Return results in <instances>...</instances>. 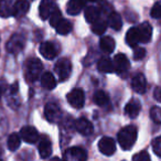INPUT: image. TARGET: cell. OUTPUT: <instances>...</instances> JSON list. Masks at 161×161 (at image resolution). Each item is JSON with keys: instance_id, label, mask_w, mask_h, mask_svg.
<instances>
[{"instance_id": "obj_32", "label": "cell", "mask_w": 161, "mask_h": 161, "mask_svg": "<svg viewBox=\"0 0 161 161\" xmlns=\"http://www.w3.org/2000/svg\"><path fill=\"white\" fill-rule=\"evenodd\" d=\"M150 116H151V119L154 121L156 124H160L161 123V112H160V107L158 106H154L150 109Z\"/></svg>"}, {"instance_id": "obj_27", "label": "cell", "mask_w": 161, "mask_h": 161, "mask_svg": "<svg viewBox=\"0 0 161 161\" xmlns=\"http://www.w3.org/2000/svg\"><path fill=\"white\" fill-rule=\"evenodd\" d=\"M20 143H21V138L18 134H16V132H14V134H11L9 137H8V141H7L8 149L11 150V151L18 150L19 147H20Z\"/></svg>"}, {"instance_id": "obj_14", "label": "cell", "mask_w": 161, "mask_h": 161, "mask_svg": "<svg viewBox=\"0 0 161 161\" xmlns=\"http://www.w3.org/2000/svg\"><path fill=\"white\" fill-rule=\"evenodd\" d=\"M139 36V42L141 43H148L151 39L152 36V28L148 22L141 23L139 27H137Z\"/></svg>"}, {"instance_id": "obj_16", "label": "cell", "mask_w": 161, "mask_h": 161, "mask_svg": "<svg viewBox=\"0 0 161 161\" xmlns=\"http://www.w3.org/2000/svg\"><path fill=\"white\" fill-rule=\"evenodd\" d=\"M55 8L56 6L52 3L51 0H42V3L40 5V9H39V14H40L41 19L47 20Z\"/></svg>"}, {"instance_id": "obj_9", "label": "cell", "mask_w": 161, "mask_h": 161, "mask_svg": "<svg viewBox=\"0 0 161 161\" xmlns=\"http://www.w3.org/2000/svg\"><path fill=\"white\" fill-rule=\"evenodd\" d=\"M20 138H22L25 142L28 143H36L39 139V132L34 127L31 126H25L21 129L20 131Z\"/></svg>"}, {"instance_id": "obj_12", "label": "cell", "mask_w": 161, "mask_h": 161, "mask_svg": "<svg viewBox=\"0 0 161 161\" xmlns=\"http://www.w3.org/2000/svg\"><path fill=\"white\" fill-rule=\"evenodd\" d=\"M131 87L135 92L139 93V94H143L147 88V80L143 74L137 73L136 75L132 77L131 80Z\"/></svg>"}, {"instance_id": "obj_2", "label": "cell", "mask_w": 161, "mask_h": 161, "mask_svg": "<svg viewBox=\"0 0 161 161\" xmlns=\"http://www.w3.org/2000/svg\"><path fill=\"white\" fill-rule=\"evenodd\" d=\"M25 80L28 82H34L40 77L42 73V63L38 58H30L25 63Z\"/></svg>"}, {"instance_id": "obj_30", "label": "cell", "mask_w": 161, "mask_h": 161, "mask_svg": "<svg viewBox=\"0 0 161 161\" xmlns=\"http://www.w3.org/2000/svg\"><path fill=\"white\" fill-rule=\"evenodd\" d=\"M106 29H107V22H105V21L98 19V20H96L95 22H93L92 30L95 34H97V36L103 34L104 32L106 31Z\"/></svg>"}, {"instance_id": "obj_10", "label": "cell", "mask_w": 161, "mask_h": 161, "mask_svg": "<svg viewBox=\"0 0 161 161\" xmlns=\"http://www.w3.org/2000/svg\"><path fill=\"white\" fill-rule=\"evenodd\" d=\"M25 45V40L20 34H14V36L10 38V40L7 43V50L9 53H18L23 49Z\"/></svg>"}, {"instance_id": "obj_35", "label": "cell", "mask_w": 161, "mask_h": 161, "mask_svg": "<svg viewBox=\"0 0 161 161\" xmlns=\"http://www.w3.org/2000/svg\"><path fill=\"white\" fill-rule=\"evenodd\" d=\"M146 55V50L143 47H136L134 51V58L137 61L142 60Z\"/></svg>"}, {"instance_id": "obj_22", "label": "cell", "mask_w": 161, "mask_h": 161, "mask_svg": "<svg viewBox=\"0 0 161 161\" xmlns=\"http://www.w3.org/2000/svg\"><path fill=\"white\" fill-rule=\"evenodd\" d=\"M14 3L12 0H0V17L7 18L12 14Z\"/></svg>"}, {"instance_id": "obj_24", "label": "cell", "mask_w": 161, "mask_h": 161, "mask_svg": "<svg viewBox=\"0 0 161 161\" xmlns=\"http://www.w3.org/2000/svg\"><path fill=\"white\" fill-rule=\"evenodd\" d=\"M99 45L102 51H104L105 53H112L115 50V41L112 36H103L101 39Z\"/></svg>"}, {"instance_id": "obj_20", "label": "cell", "mask_w": 161, "mask_h": 161, "mask_svg": "<svg viewBox=\"0 0 161 161\" xmlns=\"http://www.w3.org/2000/svg\"><path fill=\"white\" fill-rule=\"evenodd\" d=\"M107 25H109L113 30L115 31H119L123 27V20H121V17L117 12H112V14L108 16V22Z\"/></svg>"}, {"instance_id": "obj_6", "label": "cell", "mask_w": 161, "mask_h": 161, "mask_svg": "<svg viewBox=\"0 0 161 161\" xmlns=\"http://www.w3.org/2000/svg\"><path fill=\"white\" fill-rule=\"evenodd\" d=\"M44 115L50 123H58L62 117V112L58 104L47 103L44 107Z\"/></svg>"}, {"instance_id": "obj_21", "label": "cell", "mask_w": 161, "mask_h": 161, "mask_svg": "<svg viewBox=\"0 0 161 161\" xmlns=\"http://www.w3.org/2000/svg\"><path fill=\"white\" fill-rule=\"evenodd\" d=\"M139 112H140V104L137 101L129 102L125 106V114L130 118H136L139 115Z\"/></svg>"}, {"instance_id": "obj_25", "label": "cell", "mask_w": 161, "mask_h": 161, "mask_svg": "<svg viewBox=\"0 0 161 161\" xmlns=\"http://www.w3.org/2000/svg\"><path fill=\"white\" fill-rule=\"evenodd\" d=\"M97 69L103 73H110L114 71V65L109 58H102L97 63Z\"/></svg>"}, {"instance_id": "obj_26", "label": "cell", "mask_w": 161, "mask_h": 161, "mask_svg": "<svg viewBox=\"0 0 161 161\" xmlns=\"http://www.w3.org/2000/svg\"><path fill=\"white\" fill-rule=\"evenodd\" d=\"M126 41L130 47H135L139 43V36H138V30L137 28H130L128 30L127 34H126Z\"/></svg>"}, {"instance_id": "obj_37", "label": "cell", "mask_w": 161, "mask_h": 161, "mask_svg": "<svg viewBox=\"0 0 161 161\" xmlns=\"http://www.w3.org/2000/svg\"><path fill=\"white\" fill-rule=\"evenodd\" d=\"M154 97L158 102H161V96H160V88L157 87L156 91H154Z\"/></svg>"}, {"instance_id": "obj_42", "label": "cell", "mask_w": 161, "mask_h": 161, "mask_svg": "<svg viewBox=\"0 0 161 161\" xmlns=\"http://www.w3.org/2000/svg\"><path fill=\"white\" fill-rule=\"evenodd\" d=\"M0 161H3V160H1V159H0Z\"/></svg>"}, {"instance_id": "obj_5", "label": "cell", "mask_w": 161, "mask_h": 161, "mask_svg": "<svg viewBox=\"0 0 161 161\" xmlns=\"http://www.w3.org/2000/svg\"><path fill=\"white\" fill-rule=\"evenodd\" d=\"M54 71L58 75V78L61 80H65L69 78L72 71V64L67 58H61L56 62L54 66Z\"/></svg>"}, {"instance_id": "obj_23", "label": "cell", "mask_w": 161, "mask_h": 161, "mask_svg": "<svg viewBox=\"0 0 161 161\" xmlns=\"http://www.w3.org/2000/svg\"><path fill=\"white\" fill-rule=\"evenodd\" d=\"M84 16H85V19L87 22L93 23L96 20L99 19V16H101V12H99L98 8L94 7V6H90L85 9V12H84Z\"/></svg>"}, {"instance_id": "obj_29", "label": "cell", "mask_w": 161, "mask_h": 161, "mask_svg": "<svg viewBox=\"0 0 161 161\" xmlns=\"http://www.w3.org/2000/svg\"><path fill=\"white\" fill-rule=\"evenodd\" d=\"M94 102L98 106H106L109 103V97L103 91H97L94 94Z\"/></svg>"}, {"instance_id": "obj_33", "label": "cell", "mask_w": 161, "mask_h": 161, "mask_svg": "<svg viewBox=\"0 0 161 161\" xmlns=\"http://www.w3.org/2000/svg\"><path fill=\"white\" fill-rule=\"evenodd\" d=\"M152 149L158 157L161 156V137H156L152 141Z\"/></svg>"}, {"instance_id": "obj_13", "label": "cell", "mask_w": 161, "mask_h": 161, "mask_svg": "<svg viewBox=\"0 0 161 161\" xmlns=\"http://www.w3.org/2000/svg\"><path fill=\"white\" fill-rule=\"evenodd\" d=\"M75 128L83 136H90L91 134H93V130H94L92 123L88 121L86 118H78L75 121Z\"/></svg>"}, {"instance_id": "obj_7", "label": "cell", "mask_w": 161, "mask_h": 161, "mask_svg": "<svg viewBox=\"0 0 161 161\" xmlns=\"http://www.w3.org/2000/svg\"><path fill=\"white\" fill-rule=\"evenodd\" d=\"M98 149L105 156H112L116 151V143L113 138L109 137H104L99 140L98 142Z\"/></svg>"}, {"instance_id": "obj_40", "label": "cell", "mask_w": 161, "mask_h": 161, "mask_svg": "<svg viewBox=\"0 0 161 161\" xmlns=\"http://www.w3.org/2000/svg\"><path fill=\"white\" fill-rule=\"evenodd\" d=\"M86 1H91V3H94V1H96V0H86Z\"/></svg>"}, {"instance_id": "obj_18", "label": "cell", "mask_w": 161, "mask_h": 161, "mask_svg": "<svg viewBox=\"0 0 161 161\" xmlns=\"http://www.w3.org/2000/svg\"><path fill=\"white\" fill-rule=\"evenodd\" d=\"M85 3H86V0H69L66 8L67 14H71V16L78 14L84 8Z\"/></svg>"}, {"instance_id": "obj_31", "label": "cell", "mask_w": 161, "mask_h": 161, "mask_svg": "<svg viewBox=\"0 0 161 161\" xmlns=\"http://www.w3.org/2000/svg\"><path fill=\"white\" fill-rule=\"evenodd\" d=\"M49 19H50V25H51L53 28H55L56 25H58V23L63 19L62 18V14H61L60 10L58 9V7H56L55 9L53 10V12L50 14Z\"/></svg>"}, {"instance_id": "obj_39", "label": "cell", "mask_w": 161, "mask_h": 161, "mask_svg": "<svg viewBox=\"0 0 161 161\" xmlns=\"http://www.w3.org/2000/svg\"><path fill=\"white\" fill-rule=\"evenodd\" d=\"M51 161H61V160H60V159H58V158H53Z\"/></svg>"}, {"instance_id": "obj_1", "label": "cell", "mask_w": 161, "mask_h": 161, "mask_svg": "<svg viewBox=\"0 0 161 161\" xmlns=\"http://www.w3.org/2000/svg\"><path fill=\"white\" fill-rule=\"evenodd\" d=\"M137 140V128L130 125L124 127L118 132V142L124 150H129L132 148Z\"/></svg>"}, {"instance_id": "obj_4", "label": "cell", "mask_w": 161, "mask_h": 161, "mask_svg": "<svg viewBox=\"0 0 161 161\" xmlns=\"http://www.w3.org/2000/svg\"><path fill=\"white\" fill-rule=\"evenodd\" d=\"M86 151L80 147L69 148L63 154V161H86Z\"/></svg>"}, {"instance_id": "obj_36", "label": "cell", "mask_w": 161, "mask_h": 161, "mask_svg": "<svg viewBox=\"0 0 161 161\" xmlns=\"http://www.w3.org/2000/svg\"><path fill=\"white\" fill-rule=\"evenodd\" d=\"M134 161H150V157L146 151H141L134 157Z\"/></svg>"}, {"instance_id": "obj_19", "label": "cell", "mask_w": 161, "mask_h": 161, "mask_svg": "<svg viewBox=\"0 0 161 161\" xmlns=\"http://www.w3.org/2000/svg\"><path fill=\"white\" fill-rule=\"evenodd\" d=\"M41 85H42L43 88L49 91L53 90L56 86L55 77H54L51 72H45V73L42 74V76H41Z\"/></svg>"}, {"instance_id": "obj_17", "label": "cell", "mask_w": 161, "mask_h": 161, "mask_svg": "<svg viewBox=\"0 0 161 161\" xmlns=\"http://www.w3.org/2000/svg\"><path fill=\"white\" fill-rule=\"evenodd\" d=\"M39 152H40L41 158L47 159L52 153V143L47 137H43L39 142Z\"/></svg>"}, {"instance_id": "obj_38", "label": "cell", "mask_w": 161, "mask_h": 161, "mask_svg": "<svg viewBox=\"0 0 161 161\" xmlns=\"http://www.w3.org/2000/svg\"><path fill=\"white\" fill-rule=\"evenodd\" d=\"M17 90H18V84L17 83H14V85L11 86V87H10V91H11V93H17Z\"/></svg>"}, {"instance_id": "obj_41", "label": "cell", "mask_w": 161, "mask_h": 161, "mask_svg": "<svg viewBox=\"0 0 161 161\" xmlns=\"http://www.w3.org/2000/svg\"><path fill=\"white\" fill-rule=\"evenodd\" d=\"M0 95H1V90H0Z\"/></svg>"}, {"instance_id": "obj_34", "label": "cell", "mask_w": 161, "mask_h": 161, "mask_svg": "<svg viewBox=\"0 0 161 161\" xmlns=\"http://www.w3.org/2000/svg\"><path fill=\"white\" fill-rule=\"evenodd\" d=\"M150 16L154 19H159L161 17V5L160 3H156L150 11Z\"/></svg>"}, {"instance_id": "obj_3", "label": "cell", "mask_w": 161, "mask_h": 161, "mask_svg": "<svg viewBox=\"0 0 161 161\" xmlns=\"http://www.w3.org/2000/svg\"><path fill=\"white\" fill-rule=\"evenodd\" d=\"M67 102L69 104L74 108H82L85 103V94H84V91L80 90V88H74L71 92L67 94L66 96Z\"/></svg>"}, {"instance_id": "obj_15", "label": "cell", "mask_w": 161, "mask_h": 161, "mask_svg": "<svg viewBox=\"0 0 161 161\" xmlns=\"http://www.w3.org/2000/svg\"><path fill=\"white\" fill-rule=\"evenodd\" d=\"M30 3L28 0H17L14 3V9H12V16L20 18L27 14V12L29 11Z\"/></svg>"}, {"instance_id": "obj_28", "label": "cell", "mask_w": 161, "mask_h": 161, "mask_svg": "<svg viewBox=\"0 0 161 161\" xmlns=\"http://www.w3.org/2000/svg\"><path fill=\"white\" fill-rule=\"evenodd\" d=\"M56 32L61 36H65V34L69 33L72 30V23L69 22V20H65V19H62L60 22L56 25L55 27Z\"/></svg>"}, {"instance_id": "obj_11", "label": "cell", "mask_w": 161, "mask_h": 161, "mask_svg": "<svg viewBox=\"0 0 161 161\" xmlns=\"http://www.w3.org/2000/svg\"><path fill=\"white\" fill-rule=\"evenodd\" d=\"M113 65H114V69H116L118 73H124V72L129 69L130 63H129V60H128L127 56H126L125 54L119 53L115 56Z\"/></svg>"}, {"instance_id": "obj_8", "label": "cell", "mask_w": 161, "mask_h": 161, "mask_svg": "<svg viewBox=\"0 0 161 161\" xmlns=\"http://www.w3.org/2000/svg\"><path fill=\"white\" fill-rule=\"evenodd\" d=\"M40 53L47 60H53L58 54V49L52 42H43L40 45Z\"/></svg>"}]
</instances>
